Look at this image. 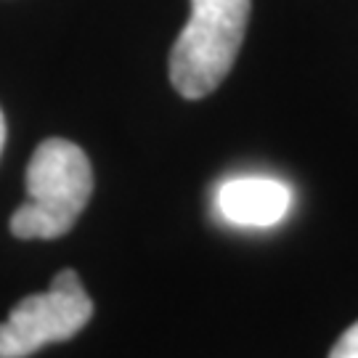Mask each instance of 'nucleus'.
Listing matches in <instances>:
<instances>
[{"mask_svg": "<svg viewBox=\"0 0 358 358\" xmlns=\"http://www.w3.org/2000/svg\"><path fill=\"white\" fill-rule=\"evenodd\" d=\"M93 194L85 152L66 138H48L27 165V202L11 215L19 239H59L77 223Z\"/></svg>", "mask_w": 358, "mask_h": 358, "instance_id": "nucleus-1", "label": "nucleus"}, {"mask_svg": "<svg viewBox=\"0 0 358 358\" xmlns=\"http://www.w3.org/2000/svg\"><path fill=\"white\" fill-rule=\"evenodd\" d=\"M252 0H192L170 51V83L183 99H205L226 80L244 43Z\"/></svg>", "mask_w": 358, "mask_h": 358, "instance_id": "nucleus-2", "label": "nucleus"}, {"mask_svg": "<svg viewBox=\"0 0 358 358\" xmlns=\"http://www.w3.org/2000/svg\"><path fill=\"white\" fill-rule=\"evenodd\" d=\"M93 316V300L72 268L53 276L48 292L29 294L0 324V358H27L51 343L72 340Z\"/></svg>", "mask_w": 358, "mask_h": 358, "instance_id": "nucleus-3", "label": "nucleus"}, {"mask_svg": "<svg viewBox=\"0 0 358 358\" xmlns=\"http://www.w3.org/2000/svg\"><path fill=\"white\" fill-rule=\"evenodd\" d=\"M292 207L289 186L276 178L244 176L231 178L217 189V210L229 223L268 229Z\"/></svg>", "mask_w": 358, "mask_h": 358, "instance_id": "nucleus-4", "label": "nucleus"}, {"mask_svg": "<svg viewBox=\"0 0 358 358\" xmlns=\"http://www.w3.org/2000/svg\"><path fill=\"white\" fill-rule=\"evenodd\" d=\"M329 358H358V321L350 324L343 337L334 343Z\"/></svg>", "mask_w": 358, "mask_h": 358, "instance_id": "nucleus-5", "label": "nucleus"}, {"mask_svg": "<svg viewBox=\"0 0 358 358\" xmlns=\"http://www.w3.org/2000/svg\"><path fill=\"white\" fill-rule=\"evenodd\" d=\"M3 143H6V117L0 112V152H3Z\"/></svg>", "mask_w": 358, "mask_h": 358, "instance_id": "nucleus-6", "label": "nucleus"}]
</instances>
